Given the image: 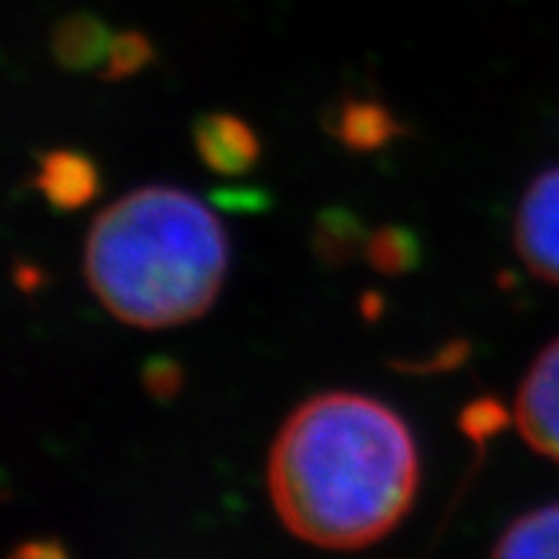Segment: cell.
I'll return each mask as SVG.
<instances>
[{
  "instance_id": "obj_17",
  "label": "cell",
  "mask_w": 559,
  "mask_h": 559,
  "mask_svg": "<svg viewBox=\"0 0 559 559\" xmlns=\"http://www.w3.org/2000/svg\"><path fill=\"white\" fill-rule=\"evenodd\" d=\"M379 311H381V300H379V296H373V300H370V296H368V298H366V317H368V319L379 317Z\"/></svg>"
},
{
  "instance_id": "obj_13",
  "label": "cell",
  "mask_w": 559,
  "mask_h": 559,
  "mask_svg": "<svg viewBox=\"0 0 559 559\" xmlns=\"http://www.w3.org/2000/svg\"><path fill=\"white\" fill-rule=\"evenodd\" d=\"M508 419L510 415L506 407H502L498 400H492V396H485V400L466 404L459 417V425L466 438H472L474 443H481V440L498 436V432L508 425Z\"/></svg>"
},
{
  "instance_id": "obj_1",
  "label": "cell",
  "mask_w": 559,
  "mask_h": 559,
  "mask_svg": "<svg viewBox=\"0 0 559 559\" xmlns=\"http://www.w3.org/2000/svg\"><path fill=\"white\" fill-rule=\"evenodd\" d=\"M419 456L394 409L326 391L290 412L267 459L283 526L324 549H362L400 526L415 502Z\"/></svg>"
},
{
  "instance_id": "obj_11",
  "label": "cell",
  "mask_w": 559,
  "mask_h": 559,
  "mask_svg": "<svg viewBox=\"0 0 559 559\" xmlns=\"http://www.w3.org/2000/svg\"><path fill=\"white\" fill-rule=\"evenodd\" d=\"M362 257L383 277L407 275L419 264L417 236L404 226H379L368 234Z\"/></svg>"
},
{
  "instance_id": "obj_16",
  "label": "cell",
  "mask_w": 559,
  "mask_h": 559,
  "mask_svg": "<svg viewBox=\"0 0 559 559\" xmlns=\"http://www.w3.org/2000/svg\"><path fill=\"white\" fill-rule=\"evenodd\" d=\"M13 559H66L62 549L52 542H32L16 549Z\"/></svg>"
},
{
  "instance_id": "obj_3",
  "label": "cell",
  "mask_w": 559,
  "mask_h": 559,
  "mask_svg": "<svg viewBox=\"0 0 559 559\" xmlns=\"http://www.w3.org/2000/svg\"><path fill=\"white\" fill-rule=\"evenodd\" d=\"M515 251L536 277L559 288V166L542 171L523 192Z\"/></svg>"
},
{
  "instance_id": "obj_9",
  "label": "cell",
  "mask_w": 559,
  "mask_h": 559,
  "mask_svg": "<svg viewBox=\"0 0 559 559\" xmlns=\"http://www.w3.org/2000/svg\"><path fill=\"white\" fill-rule=\"evenodd\" d=\"M492 559H559V502L510 523L495 544Z\"/></svg>"
},
{
  "instance_id": "obj_7",
  "label": "cell",
  "mask_w": 559,
  "mask_h": 559,
  "mask_svg": "<svg viewBox=\"0 0 559 559\" xmlns=\"http://www.w3.org/2000/svg\"><path fill=\"white\" fill-rule=\"evenodd\" d=\"M324 124L337 143L358 153L379 151L404 132L386 104L360 99V96H347V99L332 104Z\"/></svg>"
},
{
  "instance_id": "obj_5",
  "label": "cell",
  "mask_w": 559,
  "mask_h": 559,
  "mask_svg": "<svg viewBox=\"0 0 559 559\" xmlns=\"http://www.w3.org/2000/svg\"><path fill=\"white\" fill-rule=\"evenodd\" d=\"M194 148L202 164L221 177H241L260 160V138L241 117L213 111L194 122Z\"/></svg>"
},
{
  "instance_id": "obj_6",
  "label": "cell",
  "mask_w": 559,
  "mask_h": 559,
  "mask_svg": "<svg viewBox=\"0 0 559 559\" xmlns=\"http://www.w3.org/2000/svg\"><path fill=\"white\" fill-rule=\"evenodd\" d=\"M34 187L55 210H81L96 200L102 190V174L86 153L73 148H52L41 153Z\"/></svg>"
},
{
  "instance_id": "obj_2",
  "label": "cell",
  "mask_w": 559,
  "mask_h": 559,
  "mask_svg": "<svg viewBox=\"0 0 559 559\" xmlns=\"http://www.w3.org/2000/svg\"><path fill=\"white\" fill-rule=\"evenodd\" d=\"M228 272L218 215L177 187H140L104 207L86 234L83 275L111 317L166 330L213 309Z\"/></svg>"
},
{
  "instance_id": "obj_8",
  "label": "cell",
  "mask_w": 559,
  "mask_h": 559,
  "mask_svg": "<svg viewBox=\"0 0 559 559\" xmlns=\"http://www.w3.org/2000/svg\"><path fill=\"white\" fill-rule=\"evenodd\" d=\"M111 39L115 34L109 32L104 19L88 11H75L55 24L50 52L60 68L83 73V70L102 68L107 62Z\"/></svg>"
},
{
  "instance_id": "obj_15",
  "label": "cell",
  "mask_w": 559,
  "mask_h": 559,
  "mask_svg": "<svg viewBox=\"0 0 559 559\" xmlns=\"http://www.w3.org/2000/svg\"><path fill=\"white\" fill-rule=\"evenodd\" d=\"M469 358V342L464 340H453L449 345L438 347L436 355L423 362H391L394 368L404 370V373H445V370H453L459 368L461 362Z\"/></svg>"
},
{
  "instance_id": "obj_12",
  "label": "cell",
  "mask_w": 559,
  "mask_h": 559,
  "mask_svg": "<svg viewBox=\"0 0 559 559\" xmlns=\"http://www.w3.org/2000/svg\"><path fill=\"white\" fill-rule=\"evenodd\" d=\"M153 58H156V50H153V41L145 37V34L140 32L115 34L107 62L102 66L99 75L109 83L130 79V75L140 73L143 68H148Z\"/></svg>"
},
{
  "instance_id": "obj_14",
  "label": "cell",
  "mask_w": 559,
  "mask_h": 559,
  "mask_svg": "<svg viewBox=\"0 0 559 559\" xmlns=\"http://www.w3.org/2000/svg\"><path fill=\"white\" fill-rule=\"evenodd\" d=\"M140 381H143L145 394L151 400L171 402L181 391V386H185V370H181L177 360L158 355V358H151L145 362Z\"/></svg>"
},
{
  "instance_id": "obj_10",
  "label": "cell",
  "mask_w": 559,
  "mask_h": 559,
  "mask_svg": "<svg viewBox=\"0 0 559 559\" xmlns=\"http://www.w3.org/2000/svg\"><path fill=\"white\" fill-rule=\"evenodd\" d=\"M366 239V228H362V223L353 210L330 207L313 223L311 249L321 264L334 270L345 267L355 257L362 254Z\"/></svg>"
},
{
  "instance_id": "obj_4",
  "label": "cell",
  "mask_w": 559,
  "mask_h": 559,
  "mask_svg": "<svg viewBox=\"0 0 559 559\" xmlns=\"http://www.w3.org/2000/svg\"><path fill=\"white\" fill-rule=\"evenodd\" d=\"M515 425L531 449L559 464V340L536 355L521 381Z\"/></svg>"
}]
</instances>
